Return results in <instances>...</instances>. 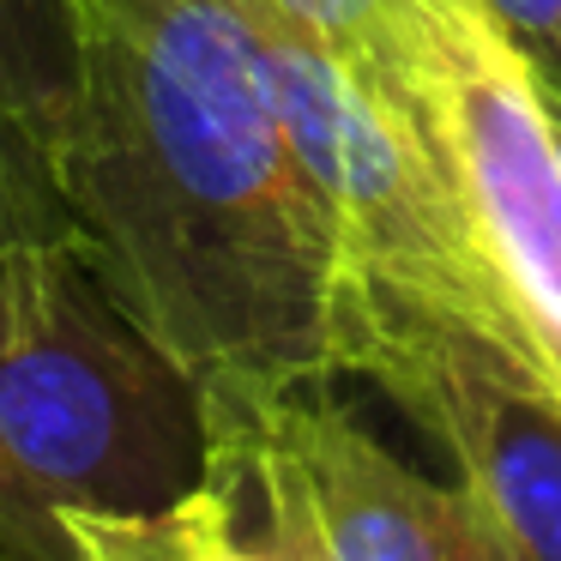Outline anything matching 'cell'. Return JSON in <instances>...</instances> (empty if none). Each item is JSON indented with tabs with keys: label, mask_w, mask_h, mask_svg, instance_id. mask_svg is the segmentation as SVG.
<instances>
[{
	"label": "cell",
	"mask_w": 561,
	"mask_h": 561,
	"mask_svg": "<svg viewBox=\"0 0 561 561\" xmlns=\"http://www.w3.org/2000/svg\"><path fill=\"white\" fill-rule=\"evenodd\" d=\"M67 537L79 543V561H182L175 556V519L146 513V519H103V513H73Z\"/></svg>",
	"instance_id": "obj_12"
},
{
	"label": "cell",
	"mask_w": 561,
	"mask_h": 561,
	"mask_svg": "<svg viewBox=\"0 0 561 561\" xmlns=\"http://www.w3.org/2000/svg\"><path fill=\"white\" fill-rule=\"evenodd\" d=\"M0 561H31V556H19V549H7V543H0Z\"/></svg>",
	"instance_id": "obj_15"
},
{
	"label": "cell",
	"mask_w": 561,
	"mask_h": 561,
	"mask_svg": "<svg viewBox=\"0 0 561 561\" xmlns=\"http://www.w3.org/2000/svg\"><path fill=\"white\" fill-rule=\"evenodd\" d=\"M296 31L320 37L356 79L392 98L416 49V0H260Z\"/></svg>",
	"instance_id": "obj_8"
},
{
	"label": "cell",
	"mask_w": 561,
	"mask_h": 561,
	"mask_svg": "<svg viewBox=\"0 0 561 561\" xmlns=\"http://www.w3.org/2000/svg\"><path fill=\"white\" fill-rule=\"evenodd\" d=\"M339 375L375 380L453 465L525 561H561V392L489 339L339 284Z\"/></svg>",
	"instance_id": "obj_4"
},
{
	"label": "cell",
	"mask_w": 561,
	"mask_h": 561,
	"mask_svg": "<svg viewBox=\"0 0 561 561\" xmlns=\"http://www.w3.org/2000/svg\"><path fill=\"white\" fill-rule=\"evenodd\" d=\"M49 127L79 248L194 375L211 435L339 375V248L248 0H61Z\"/></svg>",
	"instance_id": "obj_1"
},
{
	"label": "cell",
	"mask_w": 561,
	"mask_h": 561,
	"mask_svg": "<svg viewBox=\"0 0 561 561\" xmlns=\"http://www.w3.org/2000/svg\"><path fill=\"white\" fill-rule=\"evenodd\" d=\"M242 489L248 483H242V471H236L230 459H211L206 483H199L182 507H170V519H175V556H182V561H284V556H272V549L242 543V531H236Z\"/></svg>",
	"instance_id": "obj_10"
},
{
	"label": "cell",
	"mask_w": 561,
	"mask_h": 561,
	"mask_svg": "<svg viewBox=\"0 0 561 561\" xmlns=\"http://www.w3.org/2000/svg\"><path fill=\"white\" fill-rule=\"evenodd\" d=\"M211 477V411L79 242L0 254V543L79 561L73 513L146 519Z\"/></svg>",
	"instance_id": "obj_2"
},
{
	"label": "cell",
	"mask_w": 561,
	"mask_h": 561,
	"mask_svg": "<svg viewBox=\"0 0 561 561\" xmlns=\"http://www.w3.org/2000/svg\"><path fill=\"white\" fill-rule=\"evenodd\" d=\"M387 103L416 115L453 170L561 387V163L525 61L477 0H416V49Z\"/></svg>",
	"instance_id": "obj_5"
},
{
	"label": "cell",
	"mask_w": 561,
	"mask_h": 561,
	"mask_svg": "<svg viewBox=\"0 0 561 561\" xmlns=\"http://www.w3.org/2000/svg\"><path fill=\"white\" fill-rule=\"evenodd\" d=\"M31 242H79L49 127L0 91V254Z\"/></svg>",
	"instance_id": "obj_7"
},
{
	"label": "cell",
	"mask_w": 561,
	"mask_h": 561,
	"mask_svg": "<svg viewBox=\"0 0 561 561\" xmlns=\"http://www.w3.org/2000/svg\"><path fill=\"white\" fill-rule=\"evenodd\" d=\"M73 73L61 0H0V91L25 103L43 127H55Z\"/></svg>",
	"instance_id": "obj_9"
},
{
	"label": "cell",
	"mask_w": 561,
	"mask_h": 561,
	"mask_svg": "<svg viewBox=\"0 0 561 561\" xmlns=\"http://www.w3.org/2000/svg\"><path fill=\"white\" fill-rule=\"evenodd\" d=\"M447 561H525V549L495 525V513L471 495L465 483H447Z\"/></svg>",
	"instance_id": "obj_13"
},
{
	"label": "cell",
	"mask_w": 561,
	"mask_h": 561,
	"mask_svg": "<svg viewBox=\"0 0 561 561\" xmlns=\"http://www.w3.org/2000/svg\"><path fill=\"white\" fill-rule=\"evenodd\" d=\"M248 7L266 43L290 146L327 206L339 284L440 314L556 380L459 182L416 127V115L356 79L320 37L296 31L260 0Z\"/></svg>",
	"instance_id": "obj_3"
},
{
	"label": "cell",
	"mask_w": 561,
	"mask_h": 561,
	"mask_svg": "<svg viewBox=\"0 0 561 561\" xmlns=\"http://www.w3.org/2000/svg\"><path fill=\"white\" fill-rule=\"evenodd\" d=\"M537 85H561V0H477Z\"/></svg>",
	"instance_id": "obj_11"
},
{
	"label": "cell",
	"mask_w": 561,
	"mask_h": 561,
	"mask_svg": "<svg viewBox=\"0 0 561 561\" xmlns=\"http://www.w3.org/2000/svg\"><path fill=\"white\" fill-rule=\"evenodd\" d=\"M266 501V549L284 561H447V483L387 453L314 387L211 435Z\"/></svg>",
	"instance_id": "obj_6"
},
{
	"label": "cell",
	"mask_w": 561,
	"mask_h": 561,
	"mask_svg": "<svg viewBox=\"0 0 561 561\" xmlns=\"http://www.w3.org/2000/svg\"><path fill=\"white\" fill-rule=\"evenodd\" d=\"M537 103H543V127H549V146H556V163H561V85H537Z\"/></svg>",
	"instance_id": "obj_14"
}]
</instances>
